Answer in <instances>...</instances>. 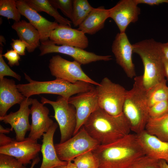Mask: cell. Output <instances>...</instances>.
I'll list each match as a JSON object with an SVG mask.
<instances>
[{"label":"cell","mask_w":168,"mask_h":168,"mask_svg":"<svg viewBox=\"0 0 168 168\" xmlns=\"http://www.w3.org/2000/svg\"><path fill=\"white\" fill-rule=\"evenodd\" d=\"M41 147L37 140L28 137L22 141L14 140L9 144L0 147V153L13 156L25 166L38 156Z\"/></svg>","instance_id":"7c38bea8"},{"label":"cell","mask_w":168,"mask_h":168,"mask_svg":"<svg viewBox=\"0 0 168 168\" xmlns=\"http://www.w3.org/2000/svg\"><path fill=\"white\" fill-rule=\"evenodd\" d=\"M67 165L57 166L53 168H67Z\"/></svg>","instance_id":"f6af8a7d"},{"label":"cell","mask_w":168,"mask_h":168,"mask_svg":"<svg viewBox=\"0 0 168 168\" xmlns=\"http://www.w3.org/2000/svg\"><path fill=\"white\" fill-rule=\"evenodd\" d=\"M2 56L7 59L8 64L11 67L19 65V61L20 59V55L14 50H7L6 53L2 54Z\"/></svg>","instance_id":"e575fe53"},{"label":"cell","mask_w":168,"mask_h":168,"mask_svg":"<svg viewBox=\"0 0 168 168\" xmlns=\"http://www.w3.org/2000/svg\"><path fill=\"white\" fill-rule=\"evenodd\" d=\"M12 131L11 128H4L2 125H0V133H8Z\"/></svg>","instance_id":"60d3db41"},{"label":"cell","mask_w":168,"mask_h":168,"mask_svg":"<svg viewBox=\"0 0 168 168\" xmlns=\"http://www.w3.org/2000/svg\"><path fill=\"white\" fill-rule=\"evenodd\" d=\"M100 144L82 126L73 137L63 142L54 144V146L59 159L68 162L86 152L93 151Z\"/></svg>","instance_id":"52a82bcc"},{"label":"cell","mask_w":168,"mask_h":168,"mask_svg":"<svg viewBox=\"0 0 168 168\" xmlns=\"http://www.w3.org/2000/svg\"><path fill=\"white\" fill-rule=\"evenodd\" d=\"M21 168H26L25 166H23Z\"/></svg>","instance_id":"bcb514c9"},{"label":"cell","mask_w":168,"mask_h":168,"mask_svg":"<svg viewBox=\"0 0 168 168\" xmlns=\"http://www.w3.org/2000/svg\"><path fill=\"white\" fill-rule=\"evenodd\" d=\"M92 152L99 160V168H127L145 155L136 134L130 133L111 143L100 144Z\"/></svg>","instance_id":"6da1fadb"},{"label":"cell","mask_w":168,"mask_h":168,"mask_svg":"<svg viewBox=\"0 0 168 168\" xmlns=\"http://www.w3.org/2000/svg\"><path fill=\"white\" fill-rule=\"evenodd\" d=\"M147 96L149 108L158 103L168 100V86L166 80L147 90Z\"/></svg>","instance_id":"484cf974"},{"label":"cell","mask_w":168,"mask_h":168,"mask_svg":"<svg viewBox=\"0 0 168 168\" xmlns=\"http://www.w3.org/2000/svg\"><path fill=\"white\" fill-rule=\"evenodd\" d=\"M49 40L55 44L72 46L84 49L89 45L88 39L84 32L67 25L59 24L51 32Z\"/></svg>","instance_id":"e0dca14e"},{"label":"cell","mask_w":168,"mask_h":168,"mask_svg":"<svg viewBox=\"0 0 168 168\" xmlns=\"http://www.w3.org/2000/svg\"><path fill=\"white\" fill-rule=\"evenodd\" d=\"M41 103L49 104L53 107L55 119L59 126L61 137L60 143L63 142L73 136L76 128L77 119L74 107L68 100L60 96L53 101L42 97Z\"/></svg>","instance_id":"ba28073f"},{"label":"cell","mask_w":168,"mask_h":168,"mask_svg":"<svg viewBox=\"0 0 168 168\" xmlns=\"http://www.w3.org/2000/svg\"><path fill=\"white\" fill-rule=\"evenodd\" d=\"M15 0H0V15L12 19L15 22L20 21L21 15L18 9Z\"/></svg>","instance_id":"83f0119b"},{"label":"cell","mask_w":168,"mask_h":168,"mask_svg":"<svg viewBox=\"0 0 168 168\" xmlns=\"http://www.w3.org/2000/svg\"><path fill=\"white\" fill-rule=\"evenodd\" d=\"M127 168H160L159 160L145 155L137 159Z\"/></svg>","instance_id":"f546056e"},{"label":"cell","mask_w":168,"mask_h":168,"mask_svg":"<svg viewBox=\"0 0 168 168\" xmlns=\"http://www.w3.org/2000/svg\"><path fill=\"white\" fill-rule=\"evenodd\" d=\"M72 161L78 168H99V160L92 151L83 154Z\"/></svg>","instance_id":"f1b7e54d"},{"label":"cell","mask_w":168,"mask_h":168,"mask_svg":"<svg viewBox=\"0 0 168 168\" xmlns=\"http://www.w3.org/2000/svg\"><path fill=\"white\" fill-rule=\"evenodd\" d=\"M137 3L144 4L150 6L158 5L164 3H168V0H136Z\"/></svg>","instance_id":"8d00e7d4"},{"label":"cell","mask_w":168,"mask_h":168,"mask_svg":"<svg viewBox=\"0 0 168 168\" xmlns=\"http://www.w3.org/2000/svg\"><path fill=\"white\" fill-rule=\"evenodd\" d=\"M31 8L37 12H44L53 17L59 24L71 26L72 21L62 16L49 0H24Z\"/></svg>","instance_id":"cb8c5ba5"},{"label":"cell","mask_w":168,"mask_h":168,"mask_svg":"<svg viewBox=\"0 0 168 168\" xmlns=\"http://www.w3.org/2000/svg\"><path fill=\"white\" fill-rule=\"evenodd\" d=\"M67 168H78L76 166L72 163L71 161H69L68 162L67 165Z\"/></svg>","instance_id":"ee69618b"},{"label":"cell","mask_w":168,"mask_h":168,"mask_svg":"<svg viewBox=\"0 0 168 168\" xmlns=\"http://www.w3.org/2000/svg\"><path fill=\"white\" fill-rule=\"evenodd\" d=\"M110 9L103 6L94 8L77 29L85 34H94L104 28L105 21L110 17Z\"/></svg>","instance_id":"7402d4cb"},{"label":"cell","mask_w":168,"mask_h":168,"mask_svg":"<svg viewBox=\"0 0 168 168\" xmlns=\"http://www.w3.org/2000/svg\"><path fill=\"white\" fill-rule=\"evenodd\" d=\"M49 1L55 8L60 9L65 16L72 20L73 0H49Z\"/></svg>","instance_id":"4dcf8cb0"},{"label":"cell","mask_w":168,"mask_h":168,"mask_svg":"<svg viewBox=\"0 0 168 168\" xmlns=\"http://www.w3.org/2000/svg\"><path fill=\"white\" fill-rule=\"evenodd\" d=\"M133 53L138 55L142 61L144 73L141 76L143 87L147 90L166 79L161 43L152 39L133 44Z\"/></svg>","instance_id":"3957f363"},{"label":"cell","mask_w":168,"mask_h":168,"mask_svg":"<svg viewBox=\"0 0 168 168\" xmlns=\"http://www.w3.org/2000/svg\"><path fill=\"white\" fill-rule=\"evenodd\" d=\"M163 63L165 76L168 80V60L163 57Z\"/></svg>","instance_id":"ab89813d"},{"label":"cell","mask_w":168,"mask_h":168,"mask_svg":"<svg viewBox=\"0 0 168 168\" xmlns=\"http://www.w3.org/2000/svg\"><path fill=\"white\" fill-rule=\"evenodd\" d=\"M23 166L14 157L0 153V168H21Z\"/></svg>","instance_id":"836d02e7"},{"label":"cell","mask_w":168,"mask_h":168,"mask_svg":"<svg viewBox=\"0 0 168 168\" xmlns=\"http://www.w3.org/2000/svg\"><path fill=\"white\" fill-rule=\"evenodd\" d=\"M136 134L146 155L158 160H164L168 164V142L162 141L145 130Z\"/></svg>","instance_id":"d6986e66"},{"label":"cell","mask_w":168,"mask_h":168,"mask_svg":"<svg viewBox=\"0 0 168 168\" xmlns=\"http://www.w3.org/2000/svg\"><path fill=\"white\" fill-rule=\"evenodd\" d=\"M95 89L99 107L109 114L117 116L123 113L127 91L122 86L103 78Z\"/></svg>","instance_id":"8992f818"},{"label":"cell","mask_w":168,"mask_h":168,"mask_svg":"<svg viewBox=\"0 0 168 168\" xmlns=\"http://www.w3.org/2000/svg\"><path fill=\"white\" fill-rule=\"evenodd\" d=\"M14 139L6 136L4 134L0 133V147L8 145Z\"/></svg>","instance_id":"74e56055"},{"label":"cell","mask_w":168,"mask_h":168,"mask_svg":"<svg viewBox=\"0 0 168 168\" xmlns=\"http://www.w3.org/2000/svg\"><path fill=\"white\" fill-rule=\"evenodd\" d=\"M94 8L87 0H73L72 17L71 21L74 26H78Z\"/></svg>","instance_id":"4316f807"},{"label":"cell","mask_w":168,"mask_h":168,"mask_svg":"<svg viewBox=\"0 0 168 168\" xmlns=\"http://www.w3.org/2000/svg\"><path fill=\"white\" fill-rule=\"evenodd\" d=\"M145 130L162 141L168 142V113L158 118L149 119Z\"/></svg>","instance_id":"d4e9b609"},{"label":"cell","mask_w":168,"mask_h":168,"mask_svg":"<svg viewBox=\"0 0 168 168\" xmlns=\"http://www.w3.org/2000/svg\"><path fill=\"white\" fill-rule=\"evenodd\" d=\"M83 126L100 145L114 142L129 134L131 131L123 113L113 116L99 107L89 116Z\"/></svg>","instance_id":"7a4b0ae2"},{"label":"cell","mask_w":168,"mask_h":168,"mask_svg":"<svg viewBox=\"0 0 168 168\" xmlns=\"http://www.w3.org/2000/svg\"><path fill=\"white\" fill-rule=\"evenodd\" d=\"M112 51L117 63L123 69L127 77H136L135 66L132 60L133 44L129 41L125 33L117 34L112 45Z\"/></svg>","instance_id":"5bb4252c"},{"label":"cell","mask_w":168,"mask_h":168,"mask_svg":"<svg viewBox=\"0 0 168 168\" xmlns=\"http://www.w3.org/2000/svg\"><path fill=\"white\" fill-rule=\"evenodd\" d=\"M16 7L21 14L25 16L39 32L41 42L49 40L52 32L59 26L56 21L48 20L31 8L24 0L16 1Z\"/></svg>","instance_id":"2e32d148"},{"label":"cell","mask_w":168,"mask_h":168,"mask_svg":"<svg viewBox=\"0 0 168 168\" xmlns=\"http://www.w3.org/2000/svg\"><path fill=\"white\" fill-rule=\"evenodd\" d=\"M132 88L127 91L123 113L127 119L131 131L138 134L145 130L149 119L147 91L141 76H136Z\"/></svg>","instance_id":"277c9868"},{"label":"cell","mask_w":168,"mask_h":168,"mask_svg":"<svg viewBox=\"0 0 168 168\" xmlns=\"http://www.w3.org/2000/svg\"><path fill=\"white\" fill-rule=\"evenodd\" d=\"M2 48H0V80L2 79L5 76L12 77L20 81L21 77L12 70L5 62L2 56Z\"/></svg>","instance_id":"d6a6232c"},{"label":"cell","mask_w":168,"mask_h":168,"mask_svg":"<svg viewBox=\"0 0 168 168\" xmlns=\"http://www.w3.org/2000/svg\"><path fill=\"white\" fill-rule=\"evenodd\" d=\"M41 43L39 47L40 56L53 53H60L71 57L74 60L81 65L99 61H109L112 59L111 55H99L84 49L73 47L57 45L49 40Z\"/></svg>","instance_id":"30bf717a"},{"label":"cell","mask_w":168,"mask_h":168,"mask_svg":"<svg viewBox=\"0 0 168 168\" xmlns=\"http://www.w3.org/2000/svg\"><path fill=\"white\" fill-rule=\"evenodd\" d=\"M12 42L11 45L13 50L20 55H25V50L28 47L27 44L20 39H12Z\"/></svg>","instance_id":"d590c367"},{"label":"cell","mask_w":168,"mask_h":168,"mask_svg":"<svg viewBox=\"0 0 168 168\" xmlns=\"http://www.w3.org/2000/svg\"><path fill=\"white\" fill-rule=\"evenodd\" d=\"M27 84L17 85L19 91L26 98L35 95L50 94L59 95L68 100L74 95L87 91L94 88L92 84L79 81L74 83L56 79L48 81L34 80L24 73Z\"/></svg>","instance_id":"5b68a950"},{"label":"cell","mask_w":168,"mask_h":168,"mask_svg":"<svg viewBox=\"0 0 168 168\" xmlns=\"http://www.w3.org/2000/svg\"><path fill=\"white\" fill-rule=\"evenodd\" d=\"M32 99L25 98L20 104V108L15 112H11L9 114L0 117V120L6 124H9L16 134V140L18 141L24 140L27 131H30L31 124L29 122L30 114L29 106L31 105Z\"/></svg>","instance_id":"4fadbf2b"},{"label":"cell","mask_w":168,"mask_h":168,"mask_svg":"<svg viewBox=\"0 0 168 168\" xmlns=\"http://www.w3.org/2000/svg\"><path fill=\"white\" fill-rule=\"evenodd\" d=\"M68 102L74 107L76 111L77 123L74 135L83 126L91 114L99 107L95 88L72 96L68 99Z\"/></svg>","instance_id":"8fae6325"},{"label":"cell","mask_w":168,"mask_h":168,"mask_svg":"<svg viewBox=\"0 0 168 168\" xmlns=\"http://www.w3.org/2000/svg\"><path fill=\"white\" fill-rule=\"evenodd\" d=\"M30 110L32 121L28 137L37 140L48 131L54 122L49 116V109L37 99H32Z\"/></svg>","instance_id":"ac0fdd59"},{"label":"cell","mask_w":168,"mask_h":168,"mask_svg":"<svg viewBox=\"0 0 168 168\" xmlns=\"http://www.w3.org/2000/svg\"><path fill=\"white\" fill-rule=\"evenodd\" d=\"M161 48L163 57L168 60V42L161 43Z\"/></svg>","instance_id":"f35d334b"},{"label":"cell","mask_w":168,"mask_h":168,"mask_svg":"<svg viewBox=\"0 0 168 168\" xmlns=\"http://www.w3.org/2000/svg\"><path fill=\"white\" fill-rule=\"evenodd\" d=\"M159 164L160 168H168V164L164 160H160Z\"/></svg>","instance_id":"b9f144b4"},{"label":"cell","mask_w":168,"mask_h":168,"mask_svg":"<svg viewBox=\"0 0 168 168\" xmlns=\"http://www.w3.org/2000/svg\"><path fill=\"white\" fill-rule=\"evenodd\" d=\"M40 161V159L38 156L32 160L31 166L29 168H33L35 165L37 164Z\"/></svg>","instance_id":"7bdbcfd3"},{"label":"cell","mask_w":168,"mask_h":168,"mask_svg":"<svg viewBox=\"0 0 168 168\" xmlns=\"http://www.w3.org/2000/svg\"><path fill=\"white\" fill-rule=\"evenodd\" d=\"M168 113V100L158 103L149 108V119L159 118Z\"/></svg>","instance_id":"1f68e13d"},{"label":"cell","mask_w":168,"mask_h":168,"mask_svg":"<svg viewBox=\"0 0 168 168\" xmlns=\"http://www.w3.org/2000/svg\"><path fill=\"white\" fill-rule=\"evenodd\" d=\"M25 98L19 91L14 80L4 77L0 80V117L5 115L11 107L20 104Z\"/></svg>","instance_id":"44dd1931"},{"label":"cell","mask_w":168,"mask_h":168,"mask_svg":"<svg viewBox=\"0 0 168 168\" xmlns=\"http://www.w3.org/2000/svg\"><path fill=\"white\" fill-rule=\"evenodd\" d=\"M81 64L74 60H66L59 55L53 56L49 60V68L51 74L56 79H62L74 83L79 81L98 86L83 71Z\"/></svg>","instance_id":"9c48e42d"},{"label":"cell","mask_w":168,"mask_h":168,"mask_svg":"<svg viewBox=\"0 0 168 168\" xmlns=\"http://www.w3.org/2000/svg\"><path fill=\"white\" fill-rule=\"evenodd\" d=\"M136 0H121L110 9V17L115 22L120 33H125L131 23L137 21L140 13Z\"/></svg>","instance_id":"9a60e30c"},{"label":"cell","mask_w":168,"mask_h":168,"mask_svg":"<svg viewBox=\"0 0 168 168\" xmlns=\"http://www.w3.org/2000/svg\"><path fill=\"white\" fill-rule=\"evenodd\" d=\"M58 126V124L54 122L48 131L42 136L40 151L43 158L40 168H53L68 164V162L62 161L59 159L54 143V136Z\"/></svg>","instance_id":"ffe728a7"},{"label":"cell","mask_w":168,"mask_h":168,"mask_svg":"<svg viewBox=\"0 0 168 168\" xmlns=\"http://www.w3.org/2000/svg\"><path fill=\"white\" fill-rule=\"evenodd\" d=\"M11 27L16 31L19 39L27 44L26 49L28 52H33L40 46L39 33L30 22L24 20L15 21Z\"/></svg>","instance_id":"603a6c76"}]
</instances>
